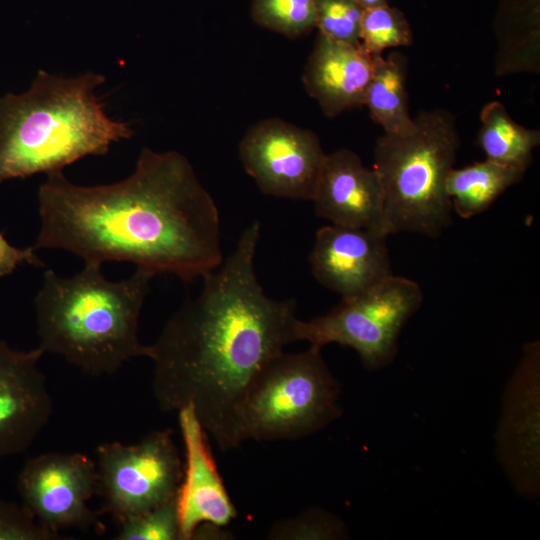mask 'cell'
<instances>
[{"mask_svg": "<svg viewBox=\"0 0 540 540\" xmlns=\"http://www.w3.org/2000/svg\"><path fill=\"white\" fill-rule=\"evenodd\" d=\"M260 222L203 276V288L166 322L149 345L152 392L165 412L191 406L222 451L238 448L241 407L262 367L296 342L297 302L269 297L255 271Z\"/></svg>", "mask_w": 540, "mask_h": 540, "instance_id": "cell-1", "label": "cell"}, {"mask_svg": "<svg viewBox=\"0 0 540 540\" xmlns=\"http://www.w3.org/2000/svg\"><path fill=\"white\" fill-rule=\"evenodd\" d=\"M39 249L85 262H129L192 280L223 262L216 203L179 152L143 148L134 171L116 183L80 186L47 174L38 189Z\"/></svg>", "mask_w": 540, "mask_h": 540, "instance_id": "cell-2", "label": "cell"}, {"mask_svg": "<svg viewBox=\"0 0 540 540\" xmlns=\"http://www.w3.org/2000/svg\"><path fill=\"white\" fill-rule=\"evenodd\" d=\"M105 77H63L40 70L30 88L0 99V183L52 173L86 156H103L133 136L96 94Z\"/></svg>", "mask_w": 540, "mask_h": 540, "instance_id": "cell-3", "label": "cell"}, {"mask_svg": "<svg viewBox=\"0 0 540 540\" xmlns=\"http://www.w3.org/2000/svg\"><path fill=\"white\" fill-rule=\"evenodd\" d=\"M100 263L85 262L71 277L48 269L34 300L39 347L91 375H111L136 357L150 356L138 335L139 317L155 273L136 268L110 281Z\"/></svg>", "mask_w": 540, "mask_h": 540, "instance_id": "cell-4", "label": "cell"}, {"mask_svg": "<svg viewBox=\"0 0 540 540\" xmlns=\"http://www.w3.org/2000/svg\"><path fill=\"white\" fill-rule=\"evenodd\" d=\"M407 135L383 134L374 147L373 169L384 193L390 234L414 232L438 237L452 223L446 179L454 167L460 137L446 109L420 111Z\"/></svg>", "mask_w": 540, "mask_h": 540, "instance_id": "cell-5", "label": "cell"}, {"mask_svg": "<svg viewBox=\"0 0 540 540\" xmlns=\"http://www.w3.org/2000/svg\"><path fill=\"white\" fill-rule=\"evenodd\" d=\"M340 384L321 349L281 353L258 372L239 418L241 442L297 440L341 417Z\"/></svg>", "mask_w": 540, "mask_h": 540, "instance_id": "cell-6", "label": "cell"}, {"mask_svg": "<svg viewBox=\"0 0 540 540\" xmlns=\"http://www.w3.org/2000/svg\"><path fill=\"white\" fill-rule=\"evenodd\" d=\"M423 302L420 286L391 275L370 289L341 302L325 315L297 320V341L322 349L328 344L350 347L367 370L388 366L398 351L400 333Z\"/></svg>", "mask_w": 540, "mask_h": 540, "instance_id": "cell-7", "label": "cell"}, {"mask_svg": "<svg viewBox=\"0 0 540 540\" xmlns=\"http://www.w3.org/2000/svg\"><path fill=\"white\" fill-rule=\"evenodd\" d=\"M95 455L97 494L118 524L177 497L184 462L170 429L133 444H100Z\"/></svg>", "mask_w": 540, "mask_h": 540, "instance_id": "cell-8", "label": "cell"}, {"mask_svg": "<svg viewBox=\"0 0 540 540\" xmlns=\"http://www.w3.org/2000/svg\"><path fill=\"white\" fill-rule=\"evenodd\" d=\"M238 152L262 193L312 201L326 158L313 131L277 117L266 118L248 128Z\"/></svg>", "mask_w": 540, "mask_h": 540, "instance_id": "cell-9", "label": "cell"}, {"mask_svg": "<svg viewBox=\"0 0 540 540\" xmlns=\"http://www.w3.org/2000/svg\"><path fill=\"white\" fill-rule=\"evenodd\" d=\"M95 461L82 453L48 452L29 458L17 477L22 506L44 529L103 530L89 500L97 494Z\"/></svg>", "mask_w": 540, "mask_h": 540, "instance_id": "cell-10", "label": "cell"}, {"mask_svg": "<svg viewBox=\"0 0 540 540\" xmlns=\"http://www.w3.org/2000/svg\"><path fill=\"white\" fill-rule=\"evenodd\" d=\"M496 458L515 492L540 495V343L524 345L502 399L495 431Z\"/></svg>", "mask_w": 540, "mask_h": 540, "instance_id": "cell-11", "label": "cell"}, {"mask_svg": "<svg viewBox=\"0 0 540 540\" xmlns=\"http://www.w3.org/2000/svg\"><path fill=\"white\" fill-rule=\"evenodd\" d=\"M44 351H21L0 340V457L25 452L48 424L53 401L38 367Z\"/></svg>", "mask_w": 540, "mask_h": 540, "instance_id": "cell-12", "label": "cell"}, {"mask_svg": "<svg viewBox=\"0 0 540 540\" xmlns=\"http://www.w3.org/2000/svg\"><path fill=\"white\" fill-rule=\"evenodd\" d=\"M184 445V469L176 503L181 540L194 539L199 527L224 528L237 510L217 469L208 434L191 406L178 411Z\"/></svg>", "mask_w": 540, "mask_h": 540, "instance_id": "cell-13", "label": "cell"}, {"mask_svg": "<svg viewBox=\"0 0 540 540\" xmlns=\"http://www.w3.org/2000/svg\"><path fill=\"white\" fill-rule=\"evenodd\" d=\"M386 238L366 229L323 226L309 254L311 272L342 298L358 295L393 275Z\"/></svg>", "mask_w": 540, "mask_h": 540, "instance_id": "cell-14", "label": "cell"}, {"mask_svg": "<svg viewBox=\"0 0 540 540\" xmlns=\"http://www.w3.org/2000/svg\"><path fill=\"white\" fill-rule=\"evenodd\" d=\"M312 201L316 215L333 225L390 235L380 178L349 149L326 154Z\"/></svg>", "mask_w": 540, "mask_h": 540, "instance_id": "cell-15", "label": "cell"}, {"mask_svg": "<svg viewBox=\"0 0 540 540\" xmlns=\"http://www.w3.org/2000/svg\"><path fill=\"white\" fill-rule=\"evenodd\" d=\"M372 72L373 56L361 45L338 42L318 33L302 82L323 114L334 118L364 106Z\"/></svg>", "mask_w": 540, "mask_h": 540, "instance_id": "cell-16", "label": "cell"}, {"mask_svg": "<svg viewBox=\"0 0 540 540\" xmlns=\"http://www.w3.org/2000/svg\"><path fill=\"white\" fill-rule=\"evenodd\" d=\"M495 73H539V0H501L495 18Z\"/></svg>", "mask_w": 540, "mask_h": 540, "instance_id": "cell-17", "label": "cell"}, {"mask_svg": "<svg viewBox=\"0 0 540 540\" xmlns=\"http://www.w3.org/2000/svg\"><path fill=\"white\" fill-rule=\"evenodd\" d=\"M407 68L408 59L399 51H392L386 57L383 54L373 56V72L364 106L385 134L407 135L416 128L409 112Z\"/></svg>", "mask_w": 540, "mask_h": 540, "instance_id": "cell-18", "label": "cell"}, {"mask_svg": "<svg viewBox=\"0 0 540 540\" xmlns=\"http://www.w3.org/2000/svg\"><path fill=\"white\" fill-rule=\"evenodd\" d=\"M526 170L485 159L463 168H452L446 192L452 209L463 219L485 212L509 187L518 183Z\"/></svg>", "mask_w": 540, "mask_h": 540, "instance_id": "cell-19", "label": "cell"}, {"mask_svg": "<svg viewBox=\"0 0 540 540\" xmlns=\"http://www.w3.org/2000/svg\"><path fill=\"white\" fill-rule=\"evenodd\" d=\"M480 120L477 143L486 159L527 170L533 150L540 144V131L515 122L499 101L487 103Z\"/></svg>", "mask_w": 540, "mask_h": 540, "instance_id": "cell-20", "label": "cell"}, {"mask_svg": "<svg viewBox=\"0 0 540 540\" xmlns=\"http://www.w3.org/2000/svg\"><path fill=\"white\" fill-rule=\"evenodd\" d=\"M413 33L404 13L388 3L364 9L360 45L370 55L387 49L410 46Z\"/></svg>", "mask_w": 540, "mask_h": 540, "instance_id": "cell-21", "label": "cell"}, {"mask_svg": "<svg viewBox=\"0 0 540 540\" xmlns=\"http://www.w3.org/2000/svg\"><path fill=\"white\" fill-rule=\"evenodd\" d=\"M251 16L259 26L294 39L315 28L316 0H252Z\"/></svg>", "mask_w": 540, "mask_h": 540, "instance_id": "cell-22", "label": "cell"}, {"mask_svg": "<svg viewBox=\"0 0 540 540\" xmlns=\"http://www.w3.org/2000/svg\"><path fill=\"white\" fill-rule=\"evenodd\" d=\"M348 536V528L339 517L318 507L277 521L268 533L274 540H339Z\"/></svg>", "mask_w": 540, "mask_h": 540, "instance_id": "cell-23", "label": "cell"}, {"mask_svg": "<svg viewBox=\"0 0 540 540\" xmlns=\"http://www.w3.org/2000/svg\"><path fill=\"white\" fill-rule=\"evenodd\" d=\"M363 12L355 0H316L315 28L332 40L360 45Z\"/></svg>", "mask_w": 540, "mask_h": 540, "instance_id": "cell-24", "label": "cell"}, {"mask_svg": "<svg viewBox=\"0 0 540 540\" xmlns=\"http://www.w3.org/2000/svg\"><path fill=\"white\" fill-rule=\"evenodd\" d=\"M119 525L117 540H181L176 498Z\"/></svg>", "mask_w": 540, "mask_h": 540, "instance_id": "cell-25", "label": "cell"}, {"mask_svg": "<svg viewBox=\"0 0 540 540\" xmlns=\"http://www.w3.org/2000/svg\"><path fill=\"white\" fill-rule=\"evenodd\" d=\"M60 534L41 527L21 505L0 498V540H59Z\"/></svg>", "mask_w": 540, "mask_h": 540, "instance_id": "cell-26", "label": "cell"}, {"mask_svg": "<svg viewBox=\"0 0 540 540\" xmlns=\"http://www.w3.org/2000/svg\"><path fill=\"white\" fill-rule=\"evenodd\" d=\"M36 251L33 246L20 249L11 245L0 232V277L11 274L22 263L43 267Z\"/></svg>", "mask_w": 540, "mask_h": 540, "instance_id": "cell-27", "label": "cell"}, {"mask_svg": "<svg viewBox=\"0 0 540 540\" xmlns=\"http://www.w3.org/2000/svg\"><path fill=\"white\" fill-rule=\"evenodd\" d=\"M363 9L376 7L388 3V0H355Z\"/></svg>", "mask_w": 540, "mask_h": 540, "instance_id": "cell-28", "label": "cell"}]
</instances>
